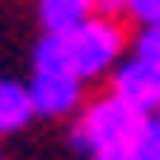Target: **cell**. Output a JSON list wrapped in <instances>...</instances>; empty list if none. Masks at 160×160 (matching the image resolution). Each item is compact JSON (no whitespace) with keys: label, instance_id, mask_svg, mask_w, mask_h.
I'll use <instances>...</instances> for the list:
<instances>
[{"label":"cell","instance_id":"1","mask_svg":"<svg viewBox=\"0 0 160 160\" xmlns=\"http://www.w3.org/2000/svg\"><path fill=\"white\" fill-rule=\"evenodd\" d=\"M80 85H85V80L71 71L61 33H47V38L33 47V85H28L33 108H38L42 118H66V113L80 108Z\"/></svg>","mask_w":160,"mask_h":160},{"label":"cell","instance_id":"2","mask_svg":"<svg viewBox=\"0 0 160 160\" xmlns=\"http://www.w3.org/2000/svg\"><path fill=\"white\" fill-rule=\"evenodd\" d=\"M151 127V113L132 108L127 99L118 94H104L94 99L75 122V146L80 151H132L137 137Z\"/></svg>","mask_w":160,"mask_h":160},{"label":"cell","instance_id":"3","mask_svg":"<svg viewBox=\"0 0 160 160\" xmlns=\"http://www.w3.org/2000/svg\"><path fill=\"white\" fill-rule=\"evenodd\" d=\"M61 42H66V61H71V71L80 80L108 75L122 61V28L108 14H90L85 24H75L71 33H61Z\"/></svg>","mask_w":160,"mask_h":160},{"label":"cell","instance_id":"4","mask_svg":"<svg viewBox=\"0 0 160 160\" xmlns=\"http://www.w3.org/2000/svg\"><path fill=\"white\" fill-rule=\"evenodd\" d=\"M113 94L141 113H160V66L146 57H127L113 66Z\"/></svg>","mask_w":160,"mask_h":160},{"label":"cell","instance_id":"5","mask_svg":"<svg viewBox=\"0 0 160 160\" xmlns=\"http://www.w3.org/2000/svg\"><path fill=\"white\" fill-rule=\"evenodd\" d=\"M94 14V0H38V19L47 33H71Z\"/></svg>","mask_w":160,"mask_h":160},{"label":"cell","instance_id":"6","mask_svg":"<svg viewBox=\"0 0 160 160\" xmlns=\"http://www.w3.org/2000/svg\"><path fill=\"white\" fill-rule=\"evenodd\" d=\"M33 113H38V108H33L28 85H19V80H0V132H19V127H28Z\"/></svg>","mask_w":160,"mask_h":160},{"label":"cell","instance_id":"7","mask_svg":"<svg viewBox=\"0 0 160 160\" xmlns=\"http://www.w3.org/2000/svg\"><path fill=\"white\" fill-rule=\"evenodd\" d=\"M137 57H146V61L160 66V24H151V28L137 33Z\"/></svg>","mask_w":160,"mask_h":160},{"label":"cell","instance_id":"8","mask_svg":"<svg viewBox=\"0 0 160 160\" xmlns=\"http://www.w3.org/2000/svg\"><path fill=\"white\" fill-rule=\"evenodd\" d=\"M127 14L141 28H151V24H160V0H127Z\"/></svg>","mask_w":160,"mask_h":160},{"label":"cell","instance_id":"9","mask_svg":"<svg viewBox=\"0 0 160 160\" xmlns=\"http://www.w3.org/2000/svg\"><path fill=\"white\" fill-rule=\"evenodd\" d=\"M94 14H108V19H118V14H127V0H94Z\"/></svg>","mask_w":160,"mask_h":160},{"label":"cell","instance_id":"10","mask_svg":"<svg viewBox=\"0 0 160 160\" xmlns=\"http://www.w3.org/2000/svg\"><path fill=\"white\" fill-rule=\"evenodd\" d=\"M94 160H137L132 151H94Z\"/></svg>","mask_w":160,"mask_h":160},{"label":"cell","instance_id":"11","mask_svg":"<svg viewBox=\"0 0 160 160\" xmlns=\"http://www.w3.org/2000/svg\"><path fill=\"white\" fill-rule=\"evenodd\" d=\"M155 127H160V113H155Z\"/></svg>","mask_w":160,"mask_h":160}]
</instances>
